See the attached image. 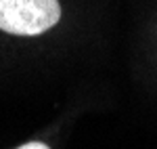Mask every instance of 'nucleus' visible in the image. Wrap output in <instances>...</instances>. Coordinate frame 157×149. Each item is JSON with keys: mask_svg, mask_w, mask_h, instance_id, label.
Segmentation results:
<instances>
[{"mask_svg": "<svg viewBox=\"0 0 157 149\" xmlns=\"http://www.w3.org/2000/svg\"><path fill=\"white\" fill-rule=\"evenodd\" d=\"M19 149H50V147H48V145H44V143L34 141V143H25V145H21Z\"/></svg>", "mask_w": 157, "mask_h": 149, "instance_id": "f03ea898", "label": "nucleus"}, {"mask_svg": "<svg viewBox=\"0 0 157 149\" xmlns=\"http://www.w3.org/2000/svg\"><path fill=\"white\" fill-rule=\"evenodd\" d=\"M59 19V0H0V29L13 36H40Z\"/></svg>", "mask_w": 157, "mask_h": 149, "instance_id": "f257e3e1", "label": "nucleus"}]
</instances>
